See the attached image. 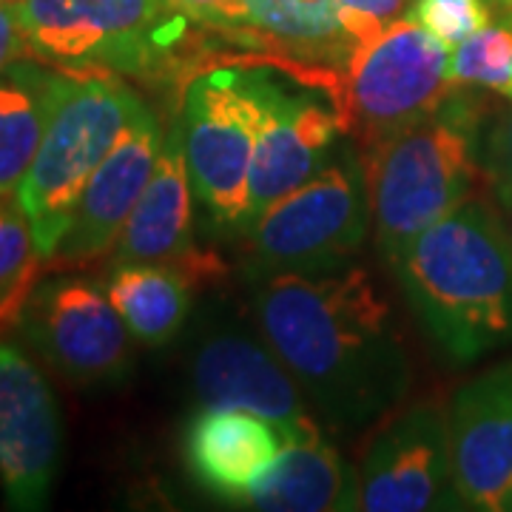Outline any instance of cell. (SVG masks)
Masks as SVG:
<instances>
[{"label":"cell","mask_w":512,"mask_h":512,"mask_svg":"<svg viewBox=\"0 0 512 512\" xmlns=\"http://www.w3.org/2000/svg\"><path fill=\"white\" fill-rule=\"evenodd\" d=\"M254 308L265 342L333 424L362 427L404 399L402 339L362 268L259 276Z\"/></svg>","instance_id":"6da1fadb"},{"label":"cell","mask_w":512,"mask_h":512,"mask_svg":"<svg viewBox=\"0 0 512 512\" xmlns=\"http://www.w3.org/2000/svg\"><path fill=\"white\" fill-rule=\"evenodd\" d=\"M430 339L456 362L512 345V234L487 202L467 200L396 259Z\"/></svg>","instance_id":"7a4b0ae2"},{"label":"cell","mask_w":512,"mask_h":512,"mask_svg":"<svg viewBox=\"0 0 512 512\" xmlns=\"http://www.w3.org/2000/svg\"><path fill=\"white\" fill-rule=\"evenodd\" d=\"M382 256L396 259L473 197L484 171L481 109L458 86L439 109L362 157Z\"/></svg>","instance_id":"3957f363"},{"label":"cell","mask_w":512,"mask_h":512,"mask_svg":"<svg viewBox=\"0 0 512 512\" xmlns=\"http://www.w3.org/2000/svg\"><path fill=\"white\" fill-rule=\"evenodd\" d=\"M140 106L143 100L114 77L63 72L43 143L15 194L43 259L66 234L83 188Z\"/></svg>","instance_id":"277c9868"},{"label":"cell","mask_w":512,"mask_h":512,"mask_svg":"<svg viewBox=\"0 0 512 512\" xmlns=\"http://www.w3.org/2000/svg\"><path fill=\"white\" fill-rule=\"evenodd\" d=\"M456 89L450 80V49L416 20L402 18L362 43L339 74L333 72L330 100L342 131L367 157L433 114Z\"/></svg>","instance_id":"5b68a950"},{"label":"cell","mask_w":512,"mask_h":512,"mask_svg":"<svg viewBox=\"0 0 512 512\" xmlns=\"http://www.w3.org/2000/svg\"><path fill=\"white\" fill-rule=\"evenodd\" d=\"M26 52L57 66L154 72L185 46L171 0H12Z\"/></svg>","instance_id":"8992f818"},{"label":"cell","mask_w":512,"mask_h":512,"mask_svg":"<svg viewBox=\"0 0 512 512\" xmlns=\"http://www.w3.org/2000/svg\"><path fill=\"white\" fill-rule=\"evenodd\" d=\"M268 69L217 66L185 89L180 128L194 194L225 231H248L251 165Z\"/></svg>","instance_id":"52a82bcc"},{"label":"cell","mask_w":512,"mask_h":512,"mask_svg":"<svg viewBox=\"0 0 512 512\" xmlns=\"http://www.w3.org/2000/svg\"><path fill=\"white\" fill-rule=\"evenodd\" d=\"M373 225L362 157L339 154L313 180L274 202L248 228L256 276L311 274L345 265Z\"/></svg>","instance_id":"ba28073f"},{"label":"cell","mask_w":512,"mask_h":512,"mask_svg":"<svg viewBox=\"0 0 512 512\" xmlns=\"http://www.w3.org/2000/svg\"><path fill=\"white\" fill-rule=\"evenodd\" d=\"M20 336L46 365L72 384L123 379L131 367V333L111 305L106 285L55 276L40 282L18 322Z\"/></svg>","instance_id":"9c48e42d"},{"label":"cell","mask_w":512,"mask_h":512,"mask_svg":"<svg viewBox=\"0 0 512 512\" xmlns=\"http://www.w3.org/2000/svg\"><path fill=\"white\" fill-rule=\"evenodd\" d=\"M464 507L453 473L450 421L436 404L393 419L370 444L359 476V510L427 512Z\"/></svg>","instance_id":"30bf717a"},{"label":"cell","mask_w":512,"mask_h":512,"mask_svg":"<svg viewBox=\"0 0 512 512\" xmlns=\"http://www.w3.org/2000/svg\"><path fill=\"white\" fill-rule=\"evenodd\" d=\"M60 413L37 365L0 339V484L9 507L40 510L60 467Z\"/></svg>","instance_id":"8fae6325"},{"label":"cell","mask_w":512,"mask_h":512,"mask_svg":"<svg viewBox=\"0 0 512 512\" xmlns=\"http://www.w3.org/2000/svg\"><path fill=\"white\" fill-rule=\"evenodd\" d=\"M342 123L336 106H328L313 89H285L268 74L265 106L259 120L251 165V222L274 202L313 180L333 160Z\"/></svg>","instance_id":"7c38bea8"},{"label":"cell","mask_w":512,"mask_h":512,"mask_svg":"<svg viewBox=\"0 0 512 512\" xmlns=\"http://www.w3.org/2000/svg\"><path fill=\"white\" fill-rule=\"evenodd\" d=\"M163 137L160 120L140 106L83 188L66 234L46 259L49 268L83 265L114 248L154 171Z\"/></svg>","instance_id":"4fadbf2b"},{"label":"cell","mask_w":512,"mask_h":512,"mask_svg":"<svg viewBox=\"0 0 512 512\" xmlns=\"http://www.w3.org/2000/svg\"><path fill=\"white\" fill-rule=\"evenodd\" d=\"M202 407H237L268 419L285 441L316 436L319 427L296 393V379L268 342L237 330L202 339L191 367Z\"/></svg>","instance_id":"5bb4252c"},{"label":"cell","mask_w":512,"mask_h":512,"mask_svg":"<svg viewBox=\"0 0 512 512\" xmlns=\"http://www.w3.org/2000/svg\"><path fill=\"white\" fill-rule=\"evenodd\" d=\"M447 421L464 507L512 510V362L464 384L453 396Z\"/></svg>","instance_id":"9a60e30c"},{"label":"cell","mask_w":512,"mask_h":512,"mask_svg":"<svg viewBox=\"0 0 512 512\" xmlns=\"http://www.w3.org/2000/svg\"><path fill=\"white\" fill-rule=\"evenodd\" d=\"M194 183L188 174L180 117L168 126L154 171L120 239L114 242V265L163 262L183 268L194 279L217 271L214 259L194 242Z\"/></svg>","instance_id":"2e32d148"},{"label":"cell","mask_w":512,"mask_h":512,"mask_svg":"<svg viewBox=\"0 0 512 512\" xmlns=\"http://www.w3.org/2000/svg\"><path fill=\"white\" fill-rule=\"evenodd\" d=\"M285 447L282 430L237 407H202L185 427V467L202 490L245 504Z\"/></svg>","instance_id":"e0dca14e"},{"label":"cell","mask_w":512,"mask_h":512,"mask_svg":"<svg viewBox=\"0 0 512 512\" xmlns=\"http://www.w3.org/2000/svg\"><path fill=\"white\" fill-rule=\"evenodd\" d=\"M245 504L276 512L359 510V478L316 433L285 441L274 467L256 481Z\"/></svg>","instance_id":"ac0fdd59"},{"label":"cell","mask_w":512,"mask_h":512,"mask_svg":"<svg viewBox=\"0 0 512 512\" xmlns=\"http://www.w3.org/2000/svg\"><path fill=\"white\" fill-rule=\"evenodd\" d=\"M242 23L234 35L271 43L279 52L325 63L339 72L359 43L350 37L339 0H239Z\"/></svg>","instance_id":"d6986e66"},{"label":"cell","mask_w":512,"mask_h":512,"mask_svg":"<svg viewBox=\"0 0 512 512\" xmlns=\"http://www.w3.org/2000/svg\"><path fill=\"white\" fill-rule=\"evenodd\" d=\"M60 77L63 72L23 57L0 72V194H18V185L35 163Z\"/></svg>","instance_id":"ffe728a7"},{"label":"cell","mask_w":512,"mask_h":512,"mask_svg":"<svg viewBox=\"0 0 512 512\" xmlns=\"http://www.w3.org/2000/svg\"><path fill=\"white\" fill-rule=\"evenodd\" d=\"M194 282L183 268L163 262H120L106 279V293L140 345L163 348L188 319Z\"/></svg>","instance_id":"44dd1931"},{"label":"cell","mask_w":512,"mask_h":512,"mask_svg":"<svg viewBox=\"0 0 512 512\" xmlns=\"http://www.w3.org/2000/svg\"><path fill=\"white\" fill-rule=\"evenodd\" d=\"M32 222L15 194H0V333L18 328L23 308L37 288L40 268Z\"/></svg>","instance_id":"7402d4cb"},{"label":"cell","mask_w":512,"mask_h":512,"mask_svg":"<svg viewBox=\"0 0 512 512\" xmlns=\"http://www.w3.org/2000/svg\"><path fill=\"white\" fill-rule=\"evenodd\" d=\"M450 80L512 103V20L493 18L450 52Z\"/></svg>","instance_id":"603a6c76"},{"label":"cell","mask_w":512,"mask_h":512,"mask_svg":"<svg viewBox=\"0 0 512 512\" xmlns=\"http://www.w3.org/2000/svg\"><path fill=\"white\" fill-rule=\"evenodd\" d=\"M407 18L441 40L447 49H456L478 29L495 18L487 0H413Z\"/></svg>","instance_id":"cb8c5ba5"},{"label":"cell","mask_w":512,"mask_h":512,"mask_svg":"<svg viewBox=\"0 0 512 512\" xmlns=\"http://www.w3.org/2000/svg\"><path fill=\"white\" fill-rule=\"evenodd\" d=\"M350 37L362 46L396 20L407 18L413 0H339Z\"/></svg>","instance_id":"d4e9b609"},{"label":"cell","mask_w":512,"mask_h":512,"mask_svg":"<svg viewBox=\"0 0 512 512\" xmlns=\"http://www.w3.org/2000/svg\"><path fill=\"white\" fill-rule=\"evenodd\" d=\"M484 171L501 205L512 208V111L501 114L484 140Z\"/></svg>","instance_id":"484cf974"},{"label":"cell","mask_w":512,"mask_h":512,"mask_svg":"<svg viewBox=\"0 0 512 512\" xmlns=\"http://www.w3.org/2000/svg\"><path fill=\"white\" fill-rule=\"evenodd\" d=\"M191 23H202L211 29H225L234 35L242 23L239 0H171Z\"/></svg>","instance_id":"4316f807"},{"label":"cell","mask_w":512,"mask_h":512,"mask_svg":"<svg viewBox=\"0 0 512 512\" xmlns=\"http://www.w3.org/2000/svg\"><path fill=\"white\" fill-rule=\"evenodd\" d=\"M23 55H29V52H26V40L20 32L15 3L0 0V72Z\"/></svg>","instance_id":"83f0119b"},{"label":"cell","mask_w":512,"mask_h":512,"mask_svg":"<svg viewBox=\"0 0 512 512\" xmlns=\"http://www.w3.org/2000/svg\"><path fill=\"white\" fill-rule=\"evenodd\" d=\"M493 9L495 18H510L512 20V0H487Z\"/></svg>","instance_id":"f1b7e54d"},{"label":"cell","mask_w":512,"mask_h":512,"mask_svg":"<svg viewBox=\"0 0 512 512\" xmlns=\"http://www.w3.org/2000/svg\"><path fill=\"white\" fill-rule=\"evenodd\" d=\"M510 211H512V208H510Z\"/></svg>","instance_id":"f546056e"}]
</instances>
